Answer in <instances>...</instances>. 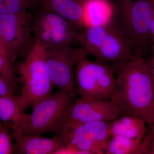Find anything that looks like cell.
Segmentation results:
<instances>
[{
    "label": "cell",
    "mask_w": 154,
    "mask_h": 154,
    "mask_svg": "<svg viewBox=\"0 0 154 154\" xmlns=\"http://www.w3.org/2000/svg\"><path fill=\"white\" fill-rule=\"evenodd\" d=\"M25 110L19 103L18 97H0V120L12 128L16 140L22 136L30 116Z\"/></svg>",
    "instance_id": "cell-12"
},
{
    "label": "cell",
    "mask_w": 154,
    "mask_h": 154,
    "mask_svg": "<svg viewBox=\"0 0 154 154\" xmlns=\"http://www.w3.org/2000/svg\"><path fill=\"white\" fill-rule=\"evenodd\" d=\"M75 98L69 92L60 90L38 102L33 107L22 136L57 133Z\"/></svg>",
    "instance_id": "cell-6"
},
{
    "label": "cell",
    "mask_w": 154,
    "mask_h": 154,
    "mask_svg": "<svg viewBox=\"0 0 154 154\" xmlns=\"http://www.w3.org/2000/svg\"><path fill=\"white\" fill-rule=\"evenodd\" d=\"M151 52L150 57L145 60L154 85V50H152Z\"/></svg>",
    "instance_id": "cell-25"
},
{
    "label": "cell",
    "mask_w": 154,
    "mask_h": 154,
    "mask_svg": "<svg viewBox=\"0 0 154 154\" xmlns=\"http://www.w3.org/2000/svg\"><path fill=\"white\" fill-rule=\"evenodd\" d=\"M148 124H149V126L154 127V110L153 112L151 118Z\"/></svg>",
    "instance_id": "cell-27"
},
{
    "label": "cell",
    "mask_w": 154,
    "mask_h": 154,
    "mask_svg": "<svg viewBox=\"0 0 154 154\" xmlns=\"http://www.w3.org/2000/svg\"><path fill=\"white\" fill-rule=\"evenodd\" d=\"M83 124L95 143L105 152L107 142L111 137L110 122L94 121Z\"/></svg>",
    "instance_id": "cell-18"
},
{
    "label": "cell",
    "mask_w": 154,
    "mask_h": 154,
    "mask_svg": "<svg viewBox=\"0 0 154 154\" xmlns=\"http://www.w3.org/2000/svg\"><path fill=\"white\" fill-rule=\"evenodd\" d=\"M0 55H2L3 56L7 57V58L9 60H10L8 56V54H7V51H6V50L5 49L4 45H3L2 42L1 38H0Z\"/></svg>",
    "instance_id": "cell-26"
},
{
    "label": "cell",
    "mask_w": 154,
    "mask_h": 154,
    "mask_svg": "<svg viewBox=\"0 0 154 154\" xmlns=\"http://www.w3.org/2000/svg\"><path fill=\"white\" fill-rule=\"evenodd\" d=\"M33 19L28 11L0 14V38L13 64L17 58L26 57L35 45Z\"/></svg>",
    "instance_id": "cell-7"
},
{
    "label": "cell",
    "mask_w": 154,
    "mask_h": 154,
    "mask_svg": "<svg viewBox=\"0 0 154 154\" xmlns=\"http://www.w3.org/2000/svg\"><path fill=\"white\" fill-rule=\"evenodd\" d=\"M77 42L87 55L100 62L126 60L135 56L113 19L101 25H87L78 33Z\"/></svg>",
    "instance_id": "cell-2"
},
{
    "label": "cell",
    "mask_w": 154,
    "mask_h": 154,
    "mask_svg": "<svg viewBox=\"0 0 154 154\" xmlns=\"http://www.w3.org/2000/svg\"><path fill=\"white\" fill-rule=\"evenodd\" d=\"M57 133L65 144L82 151L86 154H105L95 143L83 124L72 122L66 118Z\"/></svg>",
    "instance_id": "cell-11"
},
{
    "label": "cell",
    "mask_w": 154,
    "mask_h": 154,
    "mask_svg": "<svg viewBox=\"0 0 154 154\" xmlns=\"http://www.w3.org/2000/svg\"><path fill=\"white\" fill-rule=\"evenodd\" d=\"M13 64L8 59L0 55V75L14 87L16 83V77Z\"/></svg>",
    "instance_id": "cell-20"
},
{
    "label": "cell",
    "mask_w": 154,
    "mask_h": 154,
    "mask_svg": "<svg viewBox=\"0 0 154 154\" xmlns=\"http://www.w3.org/2000/svg\"><path fill=\"white\" fill-rule=\"evenodd\" d=\"M85 0H42L43 7L66 19L75 27L85 28Z\"/></svg>",
    "instance_id": "cell-14"
},
{
    "label": "cell",
    "mask_w": 154,
    "mask_h": 154,
    "mask_svg": "<svg viewBox=\"0 0 154 154\" xmlns=\"http://www.w3.org/2000/svg\"><path fill=\"white\" fill-rule=\"evenodd\" d=\"M87 55L82 49L75 67L79 98L88 101L110 100L116 87L114 69L108 63L89 60Z\"/></svg>",
    "instance_id": "cell-5"
},
{
    "label": "cell",
    "mask_w": 154,
    "mask_h": 154,
    "mask_svg": "<svg viewBox=\"0 0 154 154\" xmlns=\"http://www.w3.org/2000/svg\"><path fill=\"white\" fill-rule=\"evenodd\" d=\"M13 152L11 135L7 128L2 123L0 125V154H12Z\"/></svg>",
    "instance_id": "cell-21"
},
{
    "label": "cell",
    "mask_w": 154,
    "mask_h": 154,
    "mask_svg": "<svg viewBox=\"0 0 154 154\" xmlns=\"http://www.w3.org/2000/svg\"><path fill=\"white\" fill-rule=\"evenodd\" d=\"M82 51L72 45L45 47V62L53 84L75 96V67Z\"/></svg>",
    "instance_id": "cell-9"
},
{
    "label": "cell",
    "mask_w": 154,
    "mask_h": 154,
    "mask_svg": "<svg viewBox=\"0 0 154 154\" xmlns=\"http://www.w3.org/2000/svg\"><path fill=\"white\" fill-rule=\"evenodd\" d=\"M151 5L152 7V19H154V5L151 3Z\"/></svg>",
    "instance_id": "cell-28"
},
{
    "label": "cell",
    "mask_w": 154,
    "mask_h": 154,
    "mask_svg": "<svg viewBox=\"0 0 154 154\" xmlns=\"http://www.w3.org/2000/svg\"><path fill=\"white\" fill-rule=\"evenodd\" d=\"M42 5V0H0V14H16Z\"/></svg>",
    "instance_id": "cell-19"
},
{
    "label": "cell",
    "mask_w": 154,
    "mask_h": 154,
    "mask_svg": "<svg viewBox=\"0 0 154 154\" xmlns=\"http://www.w3.org/2000/svg\"><path fill=\"white\" fill-rule=\"evenodd\" d=\"M2 122L1 121V120H0V125L2 124Z\"/></svg>",
    "instance_id": "cell-29"
},
{
    "label": "cell",
    "mask_w": 154,
    "mask_h": 154,
    "mask_svg": "<svg viewBox=\"0 0 154 154\" xmlns=\"http://www.w3.org/2000/svg\"><path fill=\"white\" fill-rule=\"evenodd\" d=\"M143 119L130 115H122L110 122L111 137L122 136L143 140L147 132Z\"/></svg>",
    "instance_id": "cell-15"
},
{
    "label": "cell",
    "mask_w": 154,
    "mask_h": 154,
    "mask_svg": "<svg viewBox=\"0 0 154 154\" xmlns=\"http://www.w3.org/2000/svg\"><path fill=\"white\" fill-rule=\"evenodd\" d=\"M32 28L35 38L45 47L72 45L78 33L66 19L43 6L34 16Z\"/></svg>",
    "instance_id": "cell-8"
},
{
    "label": "cell",
    "mask_w": 154,
    "mask_h": 154,
    "mask_svg": "<svg viewBox=\"0 0 154 154\" xmlns=\"http://www.w3.org/2000/svg\"><path fill=\"white\" fill-rule=\"evenodd\" d=\"M119 5L116 24L134 54L144 58L152 48L150 3L146 0H121Z\"/></svg>",
    "instance_id": "cell-4"
},
{
    "label": "cell",
    "mask_w": 154,
    "mask_h": 154,
    "mask_svg": "<svg viewBox=\"0 0 154 154\" xmlns=\"http://www.w3.org/2000/svg\"><path fill=\"white\" fill-rule=\"evenodd\" d=\"M54 154H86L85 152L78 149L72 146L65 144L55 152Z\"/></svg>",
    "instance_id": "cell-24"
},
{
    "label": "cell",
    "mask_w": 154,
    "mask_h": 154,
    "mask_svg": "<svg viewBox=\"0 0 154 154\" xmlns=\"http://www.w3.org/2000/svg\"><path fill=\"white\" fill-rule=\"evenodd\" d=\"M120 116L118 107L111 100L88 101L79 98L70 107L67 119L85 124L94 121H113Z\"/></svg>",
    "instance_id": "cell-10"
},
{
    "label": "cell",
    "mask_w": 154,
    "mask_h": 154,
    "mask_svg": "<svg viewBox=\"0 0 154 154\" xmlns=\"http://www.w3.org/2000/svg\"><path fill=\"white\" fill-rule=\"evenodd\" d=\"M85 21L86 26L105 24L109 20L107 19L106 8L100 0H85Z\"/></svg>",
    "instance_id": "cell-17"
},
{
    "label": "cell",
    "mask_w": 154,
    "mask_h": 154,
    "mask_svg": "<svg viewBox=\"0 0 154 154\" xmlns=\"http://www.w3.org/2000/svg\"><path fill=\"white\" fill-rule=\"evenodd\" d=\"M16 141L17 152L22 154H54L65 144L60 136L47 138L40 135H23Z\"/></svg>",
    "instance_id": "cell-13"
},
{
    "label": "cell",
    "mask_w": 154,
    "mask_h": 154,
    "mask_svg": "<svg viewBox=\"0 0 154 154\" xmlns=\"http://www.w3.org/2000/svg\"><path fill=\"white\" fill-rule=\"evenodd\" d=\"M142 140L122 136H112L105 150L107 154H140Z\"/></svg>",
    "instance_id": "cell-16"
},
{
    "label": "cell",
    "mask_w": 154,
    "mask_h": 154,
    "mask_svg": "<svg viewBox=\"0 0 154 154\" xmlns=\"http://www.w3.org/2000/svg\"><path fill=\"white\" fill-rule=\"evenodd\" d=\"M140 154H154V127L149 126L142 141Z\"/></svg>",
    "instance_id": "cell-22"
},
{
    "label": "cell",
    "mask_w": 154,
    "mask_h": 154,
    "mask_svg": "<svg viewBox=\"0 0 154 154\" xmlns=\"http://www.w3.org/2000/svg\"><path fill=\"white\" fill-rule=\"evenodd\" d=\"M18 72L22 85L18 99L25 110L51 94L54 85L45 62V47L37 38L34 47L19 64Z\"/></svg>",
    "instance_id": "cell-3"
},
{
    "label": "cell",
    "mask_w": 154,
    "mask_h": 154,
    "mask_svg": "<svg viewBox=\"0 0 154 154\" xmlns=\"http://www.w3.org/2000/svg\"><path fill=\"white\" fill-rule=\"evenodd\" d=\"M111 65L116 84L110 100L118 107L120 116H135L148 124L154 110V85L145 60L135 56Z\"/></svg>",
    "instance_id": "cell-1"
},
{
    "label": "cell",
    "mask_w": 154,
    "mask_h": 154,
    "mask_svg": "<svg viewBox=\"0 0 154 154\" xmlns=\"http://www.w3.org/2000/svg\"><path fill=\"white\" fill-rule=\"evenodd\" d=\"M13 86L0 75V97L14 96Z\"/></svg>",
    "instance_id": "cell-23"
}]
</instances>
